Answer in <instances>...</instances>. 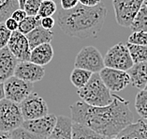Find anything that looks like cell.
Instances as JSON below:
<instances>
[{
  "instance_id": "38",
  "label": "cell",
  "mask_w": 147,
  "mask_h": 139,
  "mask_svg": "<svg viewBox=\"0 0 147 139\" xmlns=\"http://www.w3.org/2000/svg\"><path fill=\"white\" fill-rule=\"evenodd\" d=\"M5 99V91H4V85L3 83H0V101Z\"/></svg>"
},
{
  "instance_id": "41",
  "label": "cell",
  "mask_w": 147,
  "mask_h": 139,
  "mask_svg": "<svg viewBox=\"0 0 147 139\" xmlns=\"http://www.w3.org/2000/svg\"><path fill=\"white\" fill-rule=\"evenodd\" d=\"M143 90H147V83H146V85H145V87H144V88Z\"/></svg>"
},
{
  "instance_id": "37",
  "label": "cell",
  "mask_w": 147,
  "mask_h": 139,
  "mask_svg": "<svg viewBox=\"0 0 147 139\" xmlns=\"http://www.w3.org/2000/svg\"><path fill=\"white\" fill-rule=\"evenodd\" d=\"M0 139H12L9 132L0 131Z\"/></svg>"
},
{
  "instance_id": "12",
  "label": "cell",
  "mask_w": 147,
  "mask_h": 139,
  "mask_svg": "<svg viewBox=\"0 0 147 139\" xmlns=\"http://www.w3.org/2000/svg\"><path fill=\"white\" fill-rule=\"evenodd\" d=\"M7 47L19 61H28L31 49L26 35L18 30L12 31Z\"/></svg>"
},
{
  "instance_id": "36",
  "label": "cell",
  "mask_w": 147,
  "mask_h": 139,
  "mask_svg": "<svg viewBox=\"0 0 147 139\" xmlns=\"http://www.w3.org/2000/svg\"><path fill=\"white\" fill-rule=\"evenodd\" d=\"M79 3L86 7H94L99 4L100 0H79Z\"/></svg>"
},
{
  "instance_id": "1",
  "label": "cell",
  "mask_w": 147,
  "mask_h": 139,
  "mask_svg": "<svg viewBox=\"0 0 147 139\" xmlns=\"http://www.w3.org/2000/svg\"><path fill=\"white\" fill-rule=\"evenodd\" d=\"M113 102L105 106H92L82 101L70 106L72 122L84 125L104 136L112 137L133 122L129 102L113 95Z\"/></svg>"
},
{
  "instance_id": "23",
  "label": "cell",
  "mask_w": 147,
  "mask_h": 139,
  "mask_svg": "<svg viewBox=\"0 0 147 139\" xmlns=\"http://www.w3.org/2000/svg\"><path fill=\"white\" fill-rule=\"evenodd\" d=\"M125 45L129 51L133 63L147 61V46L133 44L129 43V42H127Z\"/></svg>"
},
{
  "instance_id": "3",
  "label": "cell",
  "mask_w": 147,
  "mask_h": 139,
  "mask_svg": "<svg viewBox=\"0 0 147 139\" xmlns=\"http://www.w3.org/2000/svg\"><path fill=\"white\" fill-rule=\"evenodd\" d=\"M78 96L82 102L92 106H105L113 102L112 91L106 87L98 73H92L84 87L78 88Z\"/></svg>"
},
{
  "instance_id": "4",
  "label": "cell",
  "mask_w": 147,
  "mask_h": 139,
  "mask_svg": "<svg viewBox=\"0 0 147 139\" xmlns=\"http://www.w3.org/2000/svg\"><path fill=\"white\" fill-rule=\"evenodd\" d=\"M23 121L19 103L6 98L0 101V131L11 132L22 126Z\"/></svg>"
},
{
  "instance_id": "15",
  "label": "cell",
  "mask_w": 147,
  "mask_h": 139,
  "mask_svg": "<svg viewBox=\"0 0 147 139\" xmlns=\"http://www.w3.org/2000/svg\"><path fill=\"white\" fill-rule=\"evenodd\" d=\"M18 61L19 60L7 46L0 49V83H4L7 79L14 75V70Z\"/></svg>"
},
{
  "instance_id": "22",
  "label": "cell",
  "mask_w": 147,
  "mask_h": 139,
  "mask_svg": "<svg viewBox=\"0 0 147 139\" xmlns=\"http://www.w3.org/2000/svg\"><path fill=\"white\" fill-rule=\"evenodd\" d=\"M92 75V73L89 71L81 69V68H74L70 74V81L75 87L81 88L87 83Z\"/></svg>"
},
{
  "instance_id": "10",
  "label": "cell",
  "mask_w": 147,
  "mask_h": 139,
  "mask_svg": "<svg viewBox=\"0 0 147 139\" xmlns=\"http://www.w3.org/2000/svg\"><path fill=\"white\" fill-rule=\"evenodd\" d=\"M100 78L110 91L119 92L124 90L130 84V78L127 72L122 70L104 67L98 73Z\"/></svg>"
},
{
  "instance_id": "18",
  "label": "cell",
  "mask_w": 147,
  "mask_h": 139,
  "mask_svg": "<svg viewBox=\"0 0 147 139\" xmlns=\"http://www.w3.org/2000/svg\"><path fill=\"white\" fill-rule=\"evenodd\" d=\"M72 120L69 117L58 116L55 127L47 139H72Z\"/></svg>"
},
{
  "instance_id": "35",
  "label": "cell",
  "mask_w": 147,
  "mask_h": 139,
  "mask_svg": "<svg viewBox=\"0 0 147 139\" xmlns=\"http://www.w3.org/2000/svg\"><path fill=\"white\" fill-rule=\"evenodd\" d=\"M4 24L5 26H7V28H8L9 30L10 31H15L18 29V24H19V23L17 22V21H15L13 18H11V17H9V18H7L5 21H4Z\"/></svg>"
},
{
  "instance_id": "24",
  "label": "cell",
  "mask_w": 147,
  "mask_h": 139,
  "mask_svg": "<svg viewBox=\"0 0 147 139\" xmlns=\"http://www.w3.org/2000/svg\"><path fill=\"white\" fill-rule=\"evenodd\" d=\"M38 26H40V17L38 15H27L19 23L17 30L26 35Z\"/></svg>"
},
{
  "instance_id": "33",
  "label": "cell",
  "mask_w": 147,
  "mask_h": 139,
  "mask_svg": "<svg viewBox=\"0 0 147 139\" xmlns=\"http://www.w3.org/2000/svg\"><path fill=\"white\" fill-rule=\"evenodd\" d=\"M26 16H27V14L26 12V10L23 9H15L11 13V15H10V17L13 18L15 21H17L18 23H20L21 21L24 20Z\"/></svg>"
},
{
  "instance_id": "9",
  "label": "cell",
  "mask_w": 147,
  "mask_h": 139,
  "mask_svg": "<svg viewBox=\"0 0 147 139\" xmlns=\"http://www.w3.org/2000/svg\"><path fill=\"white\" fill-rule=\"evenodd\" d=\"M5 98L16 103H20L33 91V83L24 81L16 76H11L4 83Z\"/></svg>"
},
{
  "instance_id": "27",
  "label": "cell",
  "mask_w": 147,
  "mask_h": 139,
  "mask_svg": "<svg viewBox=\"0 0 147 139\" xmlns=\"http://www.w3.org/2000/svg\"><path fill=\"white\" fill-rule=\"evenodd\" d=\"M57 6L56 3L53 0H42L40 6H39L38 15L42 18V17L53 16L56 12Z\"/></svg>"
},
{
  "instance_id": "11",
  "label": "cell",
  "mask_w": 147,
  "mask_h": 139,
  "mask_svg": "<svg viewBox=\"0 0 147 139\" xmlns=\"http://www.w3.org/2000/svg\"><path fill=\"white\" fill-rule=\"evenodd\" d=\"M57 117L55 115H46L35 119L24 120L22 126L30 133L47 138L55 127Z\"/></svg>"
},
{
  "instance_id": "5",
  "label": "cell",
  "mask_w": 147,
  "mask_h": 139,
  "mask_svg": "<svg viewBox=\"0 0 147 139\" xmlns=\"http://www.w3.org/2000/svg\"><path fill=\"white\" fill-rule=\"evenodd\" d=\"M104 66L127 72L133 65L129 51L125 43L119 42L109 49L103 58Z\"/></svg>"
},
{
  "instance_id": "14",
  "label": "cell",
  "mask_w": 147,
  "mask_h": 139,
  "mask_svg": "<svg viewBox=\"0 0 147 139\" xmlns=\"http://www.w3.org/2000/svg\"><path fill=\"white\" fill-rule=\"evenodd\" d=\"M110 139H147V119L130 123Z\"/></svg>"
},
{
  "instance_id": "6",
  "label": "cell",
  "mask_w": 147,
  "mask_h": 139,
  "mask_svg": "<svg viewBox=\"0 0 147 139\" xmlns=\"http://www.w3.org/2000/svg\"><path fill=\"white\" fill-rule=\"evenodd\" d=\"M19 106L24 120L38 119L49 114V107L45 100L33 91L19 103Z\"/></svg>"
},
{
  "instance_id": "30",
  "label": "cell",
  "mask_w": 147,
  "mask_h": 139,
  "mask_svg": "<svg viewBox=\"0 0 147 139\" xmlns=\"http://www.w3.org/2000/svg\"><path fill=\"white\" fill-rule=\"evenodd\" d=\"M42 0H26L24 9L27 15H38V12Z\"/></svg>"
},
{
  "instance_id": "16",
  "label": "cell",
  "mask_w": 147,
  "mask_h": 139,
  "mask_svg": "<svg viewBox=\"0 0 147 139\" xmlns=\"http://www.w3.org/2000/svg\"><path fill=\"white\" fill-rule=\"evenodd\" d=\"M53 58V49L51 43H42L31 50L29 61L44 67Z\"/></svg>"
},
{
  "instance_id": "17",
  "label": "cell",
  "mask_w": 147,
  "mask_h": 139,
  "mask_svg": "<svg viewBox=\"0 0 147 139\" xmlns=\"http://www.w3.org/2000/svg\"><path fill=\"white\" fill-rule=\"evenodd\" d=\"M130 78V84L134 87L143 90L147 83V61L134 63L127 71Z\"/></svg>"
},
{
  "instance_id": "39",
  "label": "cell",
  "mask_w": 147,
  "mask_h": 139,
  "mask_svg": "<svg viewBox=\"0 0 147 139\" xmlns=\"http://www.w3.org/2000/svg\"><path fill=\"white\" fill-rule=\"evenodd\" d=\"M17 1H18V5H19V9H24V3H26V0H17Z\"/></svg>"
},
{
  "instance_id": "28",
  "label": "cell",
  "mask_w": 147,
  "mask_h": 139,
  "mask_svg": "<svg viewBox=\"0 0 147 139\" xmlns=\"http://www.w3.org/2000/svg\"><path fill=\"white\" fill-rule=\"evenodd\" d=\"M12 139H47L46 137L39 136V135L34 134L24 129L23 127H19L17 129L9 132Z\"/></svg>"
},
{
  "instance_id": "8",
  "label": "cell",
  "mask_w": 147,
  "mask_h": 139,
  "mask_svg": "<svg viewBox=\"0 0 147 139\" xmlns=\"http://www.w3.org/2000/svg\"><path fill=\"white\" fill-rule=\"evenodd\" d=\"M118 24L129 27L135 15L142 5L143 0H112Z\"/></svg>"
},
{
  "instance_id": "31",
  "label": "cell",
  "mask_w": 147,
  "mask_h": 139,
  "mask_svg": "<svg viewBox=\"0 0 147 139\" xmlns=\"http://www.w3.org/2000/svg\"><path fill=\"white\" fill-rule=\"evenodd\" d=\"M10 35H11V31L7 28L4 22H0V49L7 46Z\"/></svg>"
},
{
  "instance_id": "7",
  "label": "cell",
  "mask_w": 147,
  "mask_h": 139,
  "mask_svg": "<svg viewBox=\"0 0 147 139\" xmlns=\"http://www.w3.org/2000/svg\"><path fill=\"white\" fill-rule=\"evenodd\" d=\"M75 68L86 70L92 73H99L104 66L103 56L100 52L94 46H86L82 48L75 58Z\"/></svg>"
},
{
  "instance_id": "32",
  "label": "cell",
  "mask_w": 147,
  "mask_h": 139,
  "mask_svg": "<svg viewBox=\"0 0 147 139\" xmlns=\"http://www.w3.org/2000/svg\"><path fill=\"white\" fill-rule=\"evenodd\" d=\"M55 20L53 18V16H47L40 18V26L45 29L52 30V28L55 26Z\"/></svg>"
},
{
  "instance_id": "25",
  "label": "cell",
  "mask_w": 147,
  "mask_h": 139,
  "mask_svg": "<svg viewBox=\"0 0 147 139\" xmlns=\"http://www.w3.org/2000/svg\"><path fill=\"white\" fill-rule=\"evenodd\" d=\"M19 9L17 0H0V22L10 17L15 9Z\"/></svg>"
},
{
  "instance_id": "42",
  "label": "cell",
  "mask_w": 147,
  "mask_h": 139,
  "mask_svg": "<svg viewBox=\"0 0 147 139\" xmlns=\"http://www.w3.org/2000/svg\"><path fill=\"white\" fill-rule=\"evenodd\" d=\"M53 1H55V2L56 3V2H59V1H60V0H53Z\"/></svg>"
},
{
  "instance_id": "21",
  "label": "cell",
  "mask_w": 147,
  "mask_h": 139,
  "mask_svg": "<svg viewBox=\"0 0 147 139\" xmlns=\"http://www.w3.org/2000/svg\"><path fill=\"white\" fill-rule=\"evenodd\" d=\"M129 27L133 32H147V8L143 4L132 20Z\"/></svg>"
},
{
  "instance_id": "34",
  "label": "cell",
  "mask_w": 147,
  "mask_h": 139,
  "mask_svg": "<svg viewBox=\"0 0 147 139\" xmlns=\"http://www.w3.org/2000/svg\"><path fill=\"white\" fill-rule=\"evenodd\" d=\"M59 2L63 9H73L79 4V0H60Z\"/></svg>"
},
{
  "instance_id": "19",
  "label": "cell",
  "mask_w": 147,
  "mask_h": 139,
  "mask_svg": "<svg viewBox=\"0 0 147 139\" xmlns=\"http://www.w3.org/2000/svg\"><path fill=\"white\" fill-rule=\"evenodd\" d=\"M26 39L29 43L30 49L32 50L36 46L42 43H51V41L53 38V31L45 29L41 26H38L33 30L30 31L29 33H27Z\"/></svg>"
},
{
  "instance_id": "13",
  "label": "cell",
  "mask_w": 147,
  "mask_h": 139,
  "mask_svg": "<svg viewBox=\"0 0 147 139\" xmlns=\"http://www.w3.org/2000/svg\"><path fill=\"white\" fill-rule=\"evenodd\" d=\"M45 75V71L42 66L37 65L31 61H18L14 70V76L24 81L36 83L40 81Z\"/></svg>"
},
{
  "instance_id": "26",
  "label": "cell",
  "mask_w": 147,
  "mask_h": 139,
  "mask_svg": "<svg viewBox=\"0 0 147 139\" xmlns=\"http://www.w3.org/2000/svg\"><path fill=\"white\" fill-rule=\"evenodd\" d=\"M135 108L142 119H147V90H142L136 95Z\"/></svg>"
},
{
  "instance_id": "2",
  "label": "cell",
  "mask_w": 147,
  "mask_h": 139,
  "mask_svg": "<svg viewBox=\"0 0 147 139\" xmlns=\"http://www.w3.org/2000/svg\"><path fill=\"white\" fill-rule=\"evenodd\" d=\"M107 9L101 2L94 7L79 4L70 9H60L57 24L67 35L79 39L96 38L104 24Z\"/></svg>"
},
{
  "instance_id": "40",
  "label": "cell",
  "mask_w": 147,
  "mask_h": 139,
  "mask_svg": "<svg viewBox=\"0 0 147 139\" xmlns=\"http://www.w3.org/2000/svg\"><path fill=\"white\" fill-rule=\"evenodd\" d=\"M142 4L144 5L146 8H147V0H143V2H142Z\"/></svg>"
},
{
  "instance_id": "29",
  "label": "cell",
  "mask_w": 147,
  "mask_h": 139,
  "mask_svg": "<svg viewBox=\"0 0 147 139\" xmlns=\"http://www.w3.org/2000/svg\"><path fill=\"white\" fill-rule=\"evenodd\" d=\"M127 42L133 43V44L147 46V32H143V31L133 32V33L128 37Z\"/></svg>"
},
{
  "instance_id": "20",
  "label": "cell",
  "mask_w": 147,
  "mask_h": 139,
  "mask_svg": "<svg viewBox=\"0 0 147 139\" xmlns=\"http://www.w3.org/2000/svg\"><path fill=\"white\" fill-rule=\"evenodd\" d=\"M71 133H72V139H110L108 136L99 134L91 130L90 128L76 122H72Z\"/></svg>"
}]
</instances>
